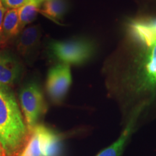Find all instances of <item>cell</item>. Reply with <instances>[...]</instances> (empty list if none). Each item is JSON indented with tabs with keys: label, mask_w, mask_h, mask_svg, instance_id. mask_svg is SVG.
<instances>
[{
	"label": "cell",
	"mask_w": 156,
	"mask_h": 156,
	"mask_svg": "<svg viewBox=\"0 0 156 156\" xmlns=\"http://www.w3.org/2000/svg\"><path fill=\"white\" fill-rule=\"evenodd\" d=\"M29 137L24 117L10 87L0 85V145L6 156H17Z\"/></svg>",
	"instance_id": "1"
},
{
	"label": "cell",
	"mask_w": 156,
	"mask_h": 156,
	"mask_svg": "<svg viewBox=\"0 0 156 156\" xmlns=\"http://www.w3.org/2000/svg\"><path fill=\"white\" fill-rule=\"evenodd\" d=\"M62 136L46 126L38 124L29 133V137L17 156H61Z\"/></svg>",
	"instance_id": "2"
},
{
	"label": "cell",
	"mask_w": 156,
	"mask_h": 156,
	"mask_svg": "<svg viewBox=\"0 0 156 156\" xmlns=\"http://www.w3.org/2000/svg\"><path fill=\"white\" fill-rule=\"evenodd\" d=\"M50 51L61 63L80 65L92 57L95 47L88 39L77 38L53 41L50 44Z\"/></svg>",
	"instance_id": "3"
},
{
	"label": "cell",
	"mask_w": 156,
	"mask_h": 156,
	"mask_svg": "<svg viewBox=\"0 0 156 156\" xmlns=\"http://www.w3.org/2000/svg\"><path fill=\"white\" fill-rule=\"evenodd\" d=\"M20 104L28 133L38 124V121L46 112L44 94L38 84L30 83L21 89Z\"/></svg>",
	"instance_id": "4"
},
{
	"label": "cell",
	"mask_w": 156,
	"mask_h": 156,
	"mask_svg": "<svg viewBox=\"0 0 156 156\" xmlns=\"http://www.w3.org/2000/svg\"><path fill=\"white\" fill-rule=\"evenodd\" d=\"M72 83L69 64L59 63L48 70L46 78V91L50 99L56 104L62 103Z\"/></svg>",
	"instance_id": "5"
},
{
	"label": "cell",
	"mask_w": 156,
	"mask_h": 156,
	"mask_svg": "<svg viewBox=\"0 0 156 156\" xmlns=\"http://www.w3.org/2000/svg\"><path fill=\"white\" fill-rule=\"evenodd\" d=\"M140 68L136 92L150 95L149 102L156 95V42L146 48Z\"/></svg>",
	"instance_id": "6"
},
{
	"label": "cell",
	"mask_w": 156,
	"mask_h": 156,
	"mask_svg": "<svg viewBox=\"0 0 156 156\" xmlns=\"http://www.w3.org/2000/svg\"><path fill=\"white\" fill-rule=\"evenodd\" d=\"M143 108L138 107L134 110L133 114L129 120L127 125L119 137L108 147L99 152L95 156H121L125 149L130 136L134 132L135 124Z\"/></svg>",
	"instance_id": "7"
},
{
	"label": "cell",
	"mask_w": 156,
	"mask_h": 156,
	"mask_svg": "<svg viewBox=\"0 0 156 156\" xmlns=\"http://www.w3.org/2000/svg\"><path fill=\"white\" fill-rule=\"evenodd\" d=\"M129 29L132 37L145 48L156 42V18L134 20Z\"/></svg>",
	"instance_id": "8"
},
{
	"label": "cell",
	"mask_w": 156,
	"mask_h": 156,
	"mask_svg": "<svg viewBox=\"0 0 156 156\" xmlns=\"http://www.w3.org/2000/svg\"><path fill=\"white\" fill-rule=\"evenodd\" d=\"M40 28L38 25L25 27L18 35L16 41L17 51L23 57H28L34 54L41 41Z\"/></svg>",
	"instance_id": "9"
},
{
	"label": "cell",
	"mask_w": 156,
	"mask_h": 156,
	"mask_svg": "<svg viewBox=\"0 0 156 156\" xmlns=\"http://www.w3.org/2000/svg\"><path fill=\"white\" fill-rule=\"evenodd\" d=\"M21 74V67L17 60L6 52L0 53V85L10 87Z\"/></svg>",
	"instance_id": "10"
},
{
	"label": "cell",
	"mask_w": 156,
	"mask_h": 156,
	"mask_svg": "<svg viewBox=\"0 0 156 156\" xmlns=\"http://www.w3.org/2000/svg\"><path fill=\"white\" fill-rule=\"evenodd\" d=\"M21 32L18 9H7L5 15L2 33V41L3 46L10 38L18 36Z\"/></svg>",
	"instance_id": "11"
},
{
	"label": "cell",
	"mask_w": 156,
	"mask_h": 156,
	"mask_svg": "<svg viewBox=\"0 0 156 156\" xmlns=\"http://www.w3.org/2000/svg\"><path fill=\"white\" fill-rule=\"evenodd\" d=\"M67 8L66 0H45L39 9V13L54 22L59 23Z\"/></svg>",
	"instance_id": "12"
},
{
	"label": "cell",
	"mask_w": 156,
	"mask_h": 156,
	"mask_svg": "<svg viewBox=\"0 0 156 156\" xmlns=\"http://www.w3.org/2000/svg\"><path fill=\"white\" fill-rule=\"evenodd\" d=\"M44 1L45 0H30L29 2L18 9L21 31L27 25L34 21Z\"/></svg>",
	"instance_id": "13"
},
{
	"label": "cell",
	"mask_w": 156,
	"mask_h": 156,
	"mask_svg": "<svg viewBox=\"0 0 156 156\" xmlns=\"http://www.w3.org/2000/svg\"><path fill=\"white\" fill-rule=\"evenodd\" d=\"M4 7L7 9H19L30 0H1Z\"/></svg>",
	"instance_id": "14"
},
{
	"label": "cell",
	"mask_w": 156,
	"mask_h": 156,
	"mask_svg": "<svg viewBox=\"0 0 156 156\" xmlns=\"http://www.w3.org/2000/svg\"><path fill=\"white\" fill-rule=\"evenodd\" d=\"M7 11V9L4 7L2 2L0 0V47H2L3 44L2 41V25H3V20L4 17H5V15Z\"/></svg>",
	"instance_id": "15"
},
{
	"label": "cell",
	"mask_w": 156,
	"mask_h": 156,
	"mask_svg": "<svg viewBox=\"0 0 156 156\" xmlns=\"http://www.w3.org/2000/svg\"><path fill=\"white\" fill-rule=\"evenodd\" d=\"M0 156H6L5 152H4L1 145H0Z\"/></svg>",
	"instance_id": "16"
}]
</instances>
